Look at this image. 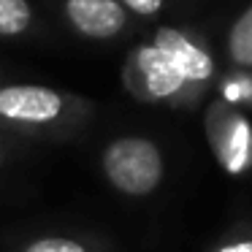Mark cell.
Here are the masks:
<instances>
[{
	"label": "cell",
	"mask_w": 252,
	"mask_h": 252,
	"mask_svg": "<svg viewBox=\"0 0 252 252\" xmlns=\"http://www.w3.org/2000/svg\"><path fill=\"white\" fill-rule=\"evenodd\" d=\"M222 252H252V244H233V247H225Z\"/></svg>",
	"instance_id": "8fae6325"
},
{
	"label": "cell",
	"mask_w": 252,
	"mask_h": 252,
	"mask_svg": "<svg viewBox=\"0 0 252 252\" xmlns=\"http://www.w3.org/2000/svg\"><path fill=\"white\" fill-rule=\"evenodd\" d=\"M28 0H0V35H17L30 25Z\"/></svg>",
	"instance_id": "ba28073f"
},
{
	"label": "cell",
	"mask_w": 252,
	"mask_h": 252,
	"mask_svg": "<svg viewBox=\"0 0 252 252\" xmlns=\"http://www.w3.org/2000/svg\"><path fill=\"white\" fill-rule=\"evenodd\" d=\"M25 252H87V250L71 239H41V241H33Z\"/></svg>",
	"instance_id": "9c48e42d"
},
{
	"label": "cell",
	"mask_w": 252,
	"mask_h": 252,
	"mask_svg": "<svg viewBox=\"0 0 252 252\" xmlns=\"http://www.w3.org/2000/svg\"><path fill=\"white\" fill-rule=\"evenodd\" d=\"M125 3H127V8H133L138 14H155L163 6V0H125Z\"/></svg>",
	"instance_id": "30bf717a"
},
{
	"label": "cell",
	"mask_w": 252,
	"mask_h": 252,
	"mask_svg": "<svg viewBox=\"0 0 252 252\" xmlns=\"http://www.w3.org/2000/svg\"><path fill=\"white\" fill-rule=\"evenodd\" d=\"M228 49L239 65H250L252 68V6L236 19V25L230 28L228 35Z\"/></svg>",
	"instance_id": "52a82bcc"
},
{
	"label": "cell",
	"mask_w": 252,
	"mask_h": 252,
	"mask_svg": "<svg viewBox=\"0 0 252 252\" xmlns=\"http://www.w3.org/2000/svg\"><path fill=\"white\" fill-rule=\"evenodd\" d=\"M225 125H228V130L222 133L225 141L217 144V152L220 158H222V163L228 165L230 171H236L241 163L247 160V144H250V127H247V122L239 120V114H230V111H225Z\"/></svg>",
	"instance_id": "8992f818"
},
{
	"label": "cell",
	"mask_w": 252,
	"mask_h": 252,
	"mask_svg": "<svg viewBox=\"0 0 252 252\" xmlns=\"http://www.w3.org/2000/svg\"><path fill=\"white\" fill-rule=\"evenodd\" d=\"M138 71H141V76H144L147 93L155 95V98H165V95L176 93V90L185 84V79L179 76V71H176L158 49H152V46L138 52Z\"/></svg>",
	"instance_id": "5b68a950"
},
{
	"label": "cell",
	"mask_w": 252,
	"mask_h": 252,
	"mask_svg": "<svg viewBox=\"0 0 252 252\" xmlns=\"http://www.w3.org/2000/svg\"><path fill=\"white\" fill-rule=\"evenodd\" d=\"M109 182L127 195H147L163 179V158L147 138H120L103 155Z\"/></svg>",
	"instance_id": "6da1fadb"
},
{
	"label": "cell",
	"mask_w": 252,
	"mask_h": 252,
	"mask_svg": "<svg viewBox=\"0 0 252 252\" xmlns=\"http://www.w3.org/2000/svg\"><path fill=\"white\" fill-rule=\"evenodd\" d=\"M152 49H158L160 55L179 71V76L185 79V82L187 79L201 82V79H209V73H212V60H209L206 52L198 49V46H192L185 35L176 33V30H171V28L158 30Z\"/></svg>",
	"instance_id": "277c9868"
},
{
	"label": "cell",
	"mask_w": 252,
	"mask_h": 252,
	"mask_svg": "<svg viewBox=\"0 0 252 252\" xmlns=\"http://www.w3.org/2000/svg\"><path fill=\"white\" fill-rule=\"evenodd\" d=\"M65 14L90 38H111L125 28V8L117 0H68Z\"/></svg>",
	"instance_id": "3957f363"
},
{
	"label": "cell",
	"mask_w": 252,
	"mask_h": 252,
	"mask_svg": "<svg viewBox=\"0 0 252 252\" xmlns=\"http://www.w3.org/2000/svg\"><path fill=\"white\" fill-rule=\"evenodd\" d=\"M63 111V98L49 87L17 84L0 90V117L17 122H49Z\"/></svg>",
	"instance_id": "7a4b0ae2"
}]
</instances>
